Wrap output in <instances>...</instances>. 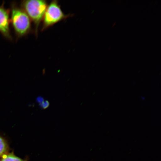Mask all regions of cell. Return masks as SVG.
<instances>
[{
	"mask_svg": "<svg viewBox=\"0 0 161 161\" xmlns=\"http://www.w3.org/2000/svg\"><path fill=\"white\" fill-rule=\"evenodd\" d=\"M11 24L17 39L27 36L32 31L31 19L22 8L16 3L11 5Z\"/></svg>",
	"mask_w": 161,
	"mask_h": 161,
	"instance_id": "cell-1",
	"label": "cell"
},
{
	"mask_svg": "<svg viewBox=\"0 0 161 161\" xmlns=\"http://www.w3.org/2000/svg\"><path fill=\"white\" fill-rule=\"evenodd\" d=\"M47 1L43 0H25L21 2V7L34 24L35 35L37 36L40 24L47 7Z\"/></svg>",
	"mask_w": 161,
	"mask_h": 161,
	"instance_id": "cell-2",
	"label": "cell"
},
{
	"mask_svg": "<svg viewBox=\"0 0 161 161\" xmlns=\"http://www.w3.org/2000/svg\"><path fill=\"white\" fill-rule=\"evenodd\" d=\"M71 17V14L66 15L64 13L58 1H52L48 5L44 14L41 31H45L59 22Z\"/></svg>",
	"mask_w": 161,
	"mask_h": 161,
	"instance_id": "cell-3",
	"label": "cell"
},
{
	"mask_svg": "<svg viewBox=\"0 0 161 161\" xmlns=\"http://www.w3.org/2000/svg\"><path fill=\"white\" fill-rule=\"evenodd\" d=\"M10 15V10L6 8L3 3L0 6V33L6 39L12 41L13 38L10 29L11 19Z\"/></svg>",
	"mask_w": 161,
	"mask_h": 161,
	"instance_id": "cell-4",
	"label": "cell"
},
{
	"mask_svg": "<svg viewBox=\"0 0 161 161\" xmlns=\"http://www.w3.org/2000/svg\"><path fill=\"white\" fill-rule=\"evenodd\" d=\"M9 150L8 143L3 137L0 136V157L7 153Z\"/></svg>",
	"mask_w": 161,
	"mask_h": 161,
	"instance_id": "cell-5",
	"label": "cell"
},
{
	"mask_svg": "<svg viewBox=\"0 0 161 161\" xmlns=\"http://www.w3.org/2000/svg\"><path fill=\"white\" fill-rule=\"evenodd\" d=\"M1 161H27L15 155L13 153H7L2 157Z\"/></svg>",
	"mask_w": 161,
	"mask_h": 161,
	"instance_id": "cell-6",
	"label": "cell"
}]
</instances>
